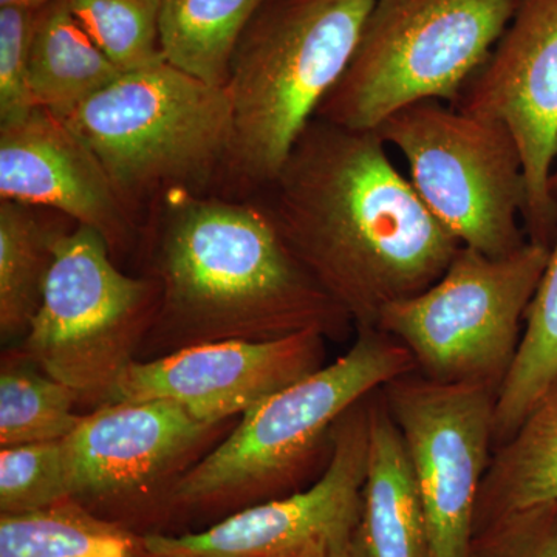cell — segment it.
I'll return each instance as SVG.
<instances>
[{
	"mask_svg": "<svg viewBox=\"0 0 557 557\" xmlns=\"http://www.w3.org/2000/svg\"><path fill=\"white\" fill-rule=\"evenodd\" d=\"M387 148L376 131L314 116L276 178L248 197L355 329L376 327L391 304L432 287L463 247Z\"/></svg>",
	"mask_w": 557,
	"mask_h": 557,
	"instance_id": "obj_1",
	"label": "cell"
},
{
	"mask_svg": "<svg viewBox=\"0 0 557 557\" xmlns=\"http://www.w3.org/2000/svg\"><path fill=\"white\" fill-rule=\"evenodd\" d=\"M138 258L160 285L139 361L214 341L311 330L344 339L355 329L255 199L172 190L146 214Z\"/></svg>",
	"mask_w": 557,
	"mask_h": 557,
	"instance_id": "obj_2",
	"label": "cell"
},
{
	"mask_svg": "<svg viewBox=\"0 0 557 557\" xmlns=\"http://www.w3.org/2000/svg\"><path fill=\"white\" fill-rule=\"evenodd\" d=\"M343 357L263 399L183 475L171 520L228 516L282 497L309 471L336 421L369 395L416 372L408 348L359 327Z\"/></svg>",
	"mask_w": 557,
	"mask_h": 557,
	"instance_id": "obj_3",
	"label": "cell"
},
{
	"mask_svg": "<svg viewBox=\"0 0 557 557\" xmlns=\"http://www.w3.org/2000/svg\"><path fill=\"white\" fill-rule=\"evenodd\" d=\"M64 121L141 225L172 190L234 197L228 91L168 61L123 73Z\"/></svg>",
	"mask_w": 557,
	"mask_h": 557,
	"instance_id": "obj_4",
	"label": "cell"
},
{
	"mask_svg": "<svg viewBox=\"0 0 557 557\" xmlns=\"http://www.w3.org/2000/svg\"><path fill=\"white\" fill-rule=\"evenodd\" d=\"M375 0H267L234 47L225 89L233 110L234 196L276 178L336 86Z\"/></svg>",
	"mask_w": 557,
	"mask_h": 557,
	"instance_id": "obj_5",
	"label": "cell"
},
{
	"mask_svg": "<svg viewBox=\"0 0 557 557\" xmlns=\"http://www.w3.org/2000/svg\"><path fill=\"white\" fill-rule=\"evenodd\" d=\"M519 0H375L346 72L317 119L376 131L426 100L456 106Z\"/></svg>",
	"mask_w": 557,
	"mask_h": 557,
	"instance_id": "obj_6",
	"label": "cell"
},
{
	"mask_svg": "<svg viewBox=\"0 0 557 557\" xmlns=\"http://www.w3.org/2000/svg\"><path fill=\"white\" fill-rule=\"evenodd\" d=\"M159 307L156 278L124 273L100 234L76 225L58 244L27 335L9 350L95 410L109 405L121 376L137 361Z\"/></svg>",
	"mask_w": 557,
	"mask_h": 557,
	"instance_id": "obj_7",
	"label": "cell"
},
{
	"mask_svg": "<svg viewBox=\"0 0 557 557\" xmlns=\"http://www.w3.org/2000/svg\"><path fill=\"white\" fill-rule=\"evenodd\" d=\"M549 249L528 240L511 255L491 258L461 247L432 287L391 304L376 327L408 348L426 379L498 392L518 355Z\"/></svg>",
	"mask_w": 557,
	"mask_h": 557,
	"instance_id": "obj_8",
	"label": "cell"
},
{
	"mask_svg": "<svg viewBox=\"0 0 557 557\" xmlns=\"http://www.w3.org/2000/svg\"><path fill=\"white\" fill-rule=\"evenodd\" d=\"M408 163L409 182L434 218L491 258L527 244V183L511 132L448 102L398 110L376 129Z\"/></svg>",
	"mask_w": 557,
	"mask_h": 557,
	"instance_id": "obj_9",
	"label": "cell"
},
{
	"mask_svg": "<svg viewBox=\"0 0 557 557\" xmlns=\"http://www.w3.org/2000/svg\"><path fill=\"white\" fill-rule=\"evenodd\" d=\"M237 421L207 423L171 401L112 403L84 413L64 442L70 498L141 534L171 522L183 475Z\"/></svg>",
	"mask_w": 557,
	"mask_h": 557,
	"instance_id": "obj_10",
	"label": "cell"
},
{
	"mask_svg": "<svg viewBox=\"0 0 557 557\" xmlns=\"http://www.w3.org/2000/svg\"><path fill=\"white\" fill-rule=\"evenodd\" d=\"M405 440L428 533V557H469L479 491L493 457L497 391L421 373L381 388Z\"/></svg>",
	"mask_w": 557,
	"mask_h": 557,
	"instance_id": "obj_11",
	"label": "cell"
},
{
	"mask_svg": "<svg viewBox=\"0 0 557 557\" xmlns=\"http://www.w3.org/2000/svg\"><path fill=\"white\" fill-rule=\"evenodd\" d=\"M372 395L336 421L327 467L313 485L239 509L201 531L146 534L150 555L347 557L368 475Z\"/></svg>",
	"mask_w": 557,
	"mask_h": 557,
	"instance_id": "obj_12",
	"label": "cell"
},
{
	"mask_svg": "<svg viewBox=\"0 0 557 557\" xmlns=\"http://www.w3.org/2000/svg\"><path fill=\"white\" fill-rule=\"evenodd\" d=\"M469 115L511 132L525 172L527 239L557 236V0H519L507 30L457 101Z\"/></svg>",
	"mask_w": 557,
	"mask_h": 557,
	"instance_id": "obj_13",
	"label": "cell"
},
{
	"mask_svg": "<svg viewBox=\"0 0 557 557\" xmlns=\"http://www.w3.org/2000/svg\"><path fill=\"white\" fill-rule=\"evenodd\" d=\"M325 336L223 339L132 362L112 403L171 401L207 423L237 420L263 399L324 368Z\"/></svg>",
	"mask_w": 557,
	"mask_h": 557,
	"instance_id": "obj_14",
	"label": "cell"
},
{
	"mask_svg": "<svg viewBox=\"0 0 557 557\" xmlns=\"http://www.w3.org/2000/svg\"><path fill=\"white\" fill-rule=\"evenodd\" d=\"M0 200L53 209L97 231L116 262L138 256L141 222L89 146L49 110L0 126Z\"/></svg>",
	"mask_w": 557,
	"mask_h": 557,
	"instance_id": "obj_15",
	"label": "cell"
},
{
	"mask_svg": "<svg viewBox=\"0 0 557 557\" xmlns=\"http://www.w3.org/2000/svg\"><path fill=\"white\" fill-rule=\"evenodd\" d=\"M347 557H428L416 475L381 388L370 403L368 475Z\"/></svg>",
	"mask_w": 557,
	"mask_h": 557,
	"instance_id": "obj_16",
	"label": "cell"
},
{
	"mask_svg": "<svg viewBox=\"0 0 557 557\" xmlns=\"http://www.w3.org/2000/svg\"><path fill=\"white\" fill-rule=\"evenodd\" d=\"M557 502V380L511 438L494 449L479 491L474 534Z\"/></svg>",
	"mask_w": 557,
	"mask_h": 557,
	"instance_id": "obj_17",
	"label": "cell"
},
{
	"mask_svg": "<svg viewBox=\"0 0 557 557\" xmlns=\"http://www.w3.org/2000/svg\"><path fill=\"white\" fill-rule=\"evenodd\" d=\"M76 223L53 209L0 200V338L17 346L42 304L57 247Z\"/></svg>",
	"mask_w": 557,
	"mask_h": 557,
	"instance_id": "obj_18",
	"label": "cell"
},
{
	"mask_svg": "<svg viewBox=\"0 0 557 557\" xmlns=\"http://www.w3.org/2000/svg\"><path fill=\"white\" fill-rule=\"evenodd\" d=\"M123 72L87 35L67 0L36 13L30 53V89L36 108L65 120Z\"/></svg>",
	"mask_w": 557,
	"mask_h": 557,
	"instance_id": "obj_19",
	"label": "cell"
},
{
	"mask_svg": "<svg viewBox=\"0 0 557 557\" xmlns=\"http://www.w3.org/2000/svg\"><path fill=\"white\" fill-rule=\"evenodd\" d=\"M0 557H153L146 534L94 515L72 498L0 515Z\"/></svg>",
	"mask_w": 557,
	"mask_h": 557,
	"instance_id": "obj_20",
	"label": "cell"
},
{
	"mask_svg": "<svg viewBox=\"0 0 557 557\" xmlns=\"http://www.w3.org/2000/svg\"><path fill=\"white\" fill-rule=\"evenodd\" d=\"M557 196V161L552 178ZM557 380V236L534 298L522 341L494 409V449L518 431L545 391Z\"/></svg>",
	"mask_w": 557,
	"mask_h": 557,
	"instance_id": "obj_21",
	"label": "cell"
},
{
	"mask_svg": "<svg viewBox=\"0 0 557 557\" xmlns=\"http://www.w3.org/2000/svg\"><path fill=\"white\" fill-rule=\"evenodd\" d=\"M267 0H164L161 49L175 67L225 87L234 47Z\"/></svg>",
	"mask_w": 557,
	"mask_h": 557,
	"instance_id": "obj_22",
	"label": "cell"
},
{
	"mask_svg": "<svg viewBox=\"0 0 557 557\" xmlns=\"http://www.w3.org/2000/svg\"><path fill=\"white\" fill-rule=\"evenodd\" d=\"M76 392L5 348L0 369V448L61 442L84 413Z\"/></svg>",
	"mask_w": 557,
	"mask_h": 557,
	"instance_id": "obj_23",
	"label": "cell"
},
{
	"mask_svg": "<svg viewBox=\"0 0 557 557\" xmlns=\"http://www.w3.org/2000/svg\"><path fill=\"white\" fill-rule=\"evenodd\" d=\"M73 16L123 73L166 61L161 49L164 0H67Z\"/></svg>",
	"mask_w": 557,
	"mask_h": 557,
	"instance_id": "obj_24",
	"label": "cell"
},
{
	"mask_svg": "<svg viewBox=\"0 0 557 557\" xmlns=\"http://www.w3.org/2000/svg\"><path fill=\"white\" fill-rule=\"evenodd\" d=\"M70 498L64 442L0 448V515L38 511Z\"/></svg>",
	"mask_w": 557,
	"mask_h": 557,
	"instance_id": "obj_25",
	"label": "cell"
},
{
	"mask_svg": "<svg viewBox=\"0 0 557 557\" xmlns=\"http://www.w3.org/2000/svg\"><path fill=\"white\" fill-rule=\"evenodd\" d=\"M38 10L0 7V126L36 109L30 89L33 30Z\"/></svg>",
	"mask_w": 557,
	"mask_h": 557,
	"instance_id": "obj_26",
	"label": "cell"
},
{
	"mask_svg": "<svg viewBox=\"0 0 557 557\" xmlns=\"http://www.w3.org/2000/svg\"><path fill=\"white\" fill-rule=\"evenodd\" d=\"M469 557H557V502L483 528Z\"/></svg>",
	"mask_w": 557,
	"mask_h": 557,
	"instance_id": "obj_27",
	"label": "cell"
},
{
	"mask_svg": "<svg viewBox=\"0 0 557 557\" xmlns=\"http://www.w3.org/2000/svg\"><path fill=\"white\" fill-rule=\"evenodd\" d=\"M54 0H0V7H21V9L39 10Z\"/></svg>",
	"mask_w": 557,
	"mask_h": 557,
	"instance_id": "obj_28",
	"label": "cell"
}]
</instances>
